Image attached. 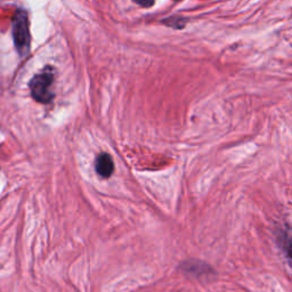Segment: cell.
<instances>
[{
  "mask_svg": "<svg viewBox=\"0 0 292 292\" xmlns=\"http://www.w3.org/2000/svg\"><path fill=\"white\" fill-rule=\"evenodd\" d=\"M54 69L52 66H46L40 73L36 74L31 79L29 87H30L31 96L35 101L41 104L51 103L55 95L52 91V86L54 82Z\"/></svg>",
  "mask_w": 292,
  "mask_h": 292,
  "instance_id": "6da1fadb",
  "label": "cell"
},
{
  "mask_svg": "<svg viewBox=\"0 0 292 292\" xmlns=\"http://www.w3.org/2000/svg\"><path fill=\"white\" fill-rule=\"evenodd\" d=\"M13 39L20 56H27L30 53L31 35L29 16L24 10H18L13 18Z\"/></svg>",
  "mask_w": 292,
  "mask_h": 292,
  "instance_id": "7a4b0ae2",
  "label": "cell"
},
{
  "mask_svg": "<svg viewBox=\"0 0 292 292\" xmlns=\"http://www.w3.org/2000/svg\"><path fill=\"white\" fill-rule=\"evenodd\" d=\"M95 170L98 176L106 179L112 176L114 172V162L108 153L98 154L95 161Z\"/></svg>",
  "mask_w": 292,
  "mask_h": 292,
  "instance_id": "3957f363",
  "label": "cell"
},
{
  "mask_svg": "<svg viewBox=\"0 0 292 292\" xmlns=\"http://www.w3.org/2000/svg\"><path fill=\"white\" fill-rule=\"evenodd\" d=\"M132 2L141 7H151L156 3V0H132Z\"/></svg>",
  "mask_w": 292,
  "mask_h": 292,
  "instance_id": "277c9868",
  "label": "cell"
}]
</instances>
